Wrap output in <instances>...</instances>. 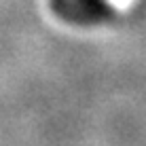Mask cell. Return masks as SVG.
<instances>
[{
	"mask_svg": "<svg viewBox=\"0 0 146 146\" xmlns=\"http://www.w3.org/2000/svg\"><path fill=\"white\" fill-rule=\"evenodd\" d=\"M53 9L74 26H93L108 15L106 0H53Z\"/></svg>",
	"mask_w": 146,
	"mask_h": 146,
	"instance_id": "1",
	"label": "cell"
}]
</instances>
